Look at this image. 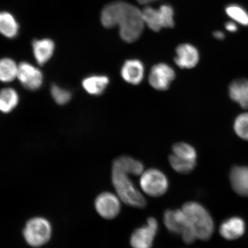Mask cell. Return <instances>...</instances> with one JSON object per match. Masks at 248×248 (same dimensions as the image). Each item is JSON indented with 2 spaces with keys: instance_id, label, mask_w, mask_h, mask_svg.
<instances>
[{
  "instance_id": "1",
  "label": "cell",
  "mask_w": 248,
  "mask_h": 248,
  "mask_svg": "<svg viewBox=\"0 0 248 248\" xmlns=\"http://www.w3.org/2000/svg\"><path fill=\"white\" fill-rule=\"evenodd\" d=\"M101 20L108 29L119 26L121 38L127 43L136 41L145 26L142 10L124 1H113L105 6L101 12Z\"/></svg>"
},
{
  "instance_id": "2",
  "label": "cell",
  "mask_w": 248,
  "mask_h": 248,
  "mask_svg": "<svg viewBox=\"0 0 248 248\" xmlns=\"http://www.w3.org/2000/svg\"><path fill=\"white\" fill-rule=\"evenodd\" d=\"M182 210L187 219V227L193 231L197 239H210L214 231V223L209 213L200 203L195 202L186 203Z\"/></svg>"
},
{
  "instance_id": "3",
  "label": "cell",
  "mask_w": 248,
  "mask_h": 248,
  "mask_svg": "<svg viewBox=\"0 0 248 248\" xmlns=\"http://www.w3.org/2000/svg\"><path fill=\"white\" fill-rule=\"evenodd\" d=\"M111 179L118 197L124 203L137 208H143L146 205V201L133 185L128 174L116 166H112Z\"/></svg>"
},
{
  "instance_id": "4",
  "label": "cell",
  "mask_w": 248,
  "mask_h": 248,
  "mask_svg": "<svg viewBox=\"0 0 248 248\" xmlns=\"http://www.w3.org/2000/svg\"><path fill=\"white\" fill-rule=\"evenodd\" d=\"M142 12L145 24L154 32L174 26V11L170 5H163L159 9L147 6Z\"/></svg>"
},
{
  "instance_id": "5",
  "label": "cell",
  "mask_w": 248,
  "mask_h": 248,
  "mask_svg": "<svg viewBox=\"0 0 248 248\" xmlns=\"http://www.w3.org/2000/svg\"><path fill=\"white\" fill-rule=\"evenodd\" d=\"M51 225L47 220L36 217L28 222L24 230L25 239L31 246H42L50 238Z\"/></svg>"
},
{
  "instance_id": "6",
  "label": "cell",
  "mask_w": 248,
  "mask_h": 248,
  "mask_svg": "<svg viewBox=\"0 0 248 248\" xmlns=\"http://www.w3.org/2000/svg\"><path fill=\"white\" fill-rule=\"evenodd\" d=\"M142 190L149 196L159 197L166 193L169 181L161 170L151 169L142 173L140 180Z\"/></svg>"
},
{
  "instance_id": "7",
  "label": "cell",
  "mask_w": 248,
  "mask_h": 248,
  "mask_svg": "<svg viewBox=\"0 0 248 248\" xmlns=\"http://www.w3.org/2000/svg\"><path fill=\"white\" fill-rule=\"evenodd\" d=\"M158 231V223L154 217L147 219V225L136 229L131 235L130 243L133 248H151Z\"/></svg>"
},
{
  "instance_id": "8",
  "label": "cell",
  "mask_w": 248,
  "mask_h": 248,
  "mask_svg": "<svg viewBox=\"0 0 248 248\" xmlns=\"http://www.w3.org/2000/svg\"><path fill=\"white\" fill-rule=\"evenodd\" d=\"M175 78V73L171 67L165 63H159L152 68L149 82L157 91H166Z\"/></svg>"
},
{
  "instance_id": "9",
  "label": "cell",
  "mask_w": 248,
  "mask_h": 248,
  "mask_svg": "<svg viewBox=\"0 0 248 248\" xmlns=\"http://www.w3.org/2000/svg\"><path fill=\"white\" fill-rule=\"evenodd\" d=\"M17 78L24 88L36 91L41 87L43 76L38 68L28 62H22L18 65Z\"/></svg>"
},
{
  "instance_id": "10",
  "label": "cell",
  "mask_w": 248,
  "mask_h": 248,
  "mask_svg": "<svg viewBox=\"0 0 248 248\" xmlns=\"http://www.w3.org/2000/svg\"><path fill=\"white\" fill-rule=\"evenodd\" d=\"M96 210L102 217L110 219L115 218L120 212V202L116 195L111 193L99 195L95 202Z\"/></svg>"
},
{
  "instance_id": "11",
  "label": "cell",
  "mask_w": 248,
  "mask_h": 248,
  "mask_svg": "<svg viewBox=\"0 0 248 248\" xmlns=\"http://www.w3.org/2000/svg\"><path fill=\"white\" fill-rule=\"evenodd\" d=\"M176 53L175 62L181 69H192L197 66L200 61L198 49L187 43L179 45L176 48Z\"/></svg>"
},
{
  "instance_id": "12",
  "label": "cell",
  "mask_w": 248,
  "mask_h": 248,
  "mask_svg": "<svg viewBox=\"0 0 248 248\" xmlns=\"http://www.w3.org/2000/svg\"><path fill=\"white\" fill-rule=\"evenodd\" d=\"M121 74L126 82L134 85H138L143 79L144 64L137 60L126 61L123 64Z\"/></svg>"
},
{
  "instance_id": "13",
  "label": "cell",
  "mask_w": 248,
  "mask_h": 248,
  "mask_svg": "<svg viewBox=\"0 0 248 248\" xmlns=\"http://www.w3.org/2000/svg\"><path fill=\"white\" fill-rule=\"evenodd\" d=\"M164 223L166 227L173 233H182L187 226V219L184 211L167 210L164 213Z\"/></svg>"
},
{
  "instance_id": "14",
  "label": "cell",
  "mask_w": 248,
  "mask_h": 248,
  "mask_svg": "<svg viewBox=\"0 0 248 248\" xmlns=\"http://www.w3.org/2000/svg\"><path fill=\"white\" fill-rule=\"evenodd\" d=\"M229 94L232 101L237 102L245 109H248V79H238L234 80L229 86Z\"/></svg>"
},
{
  "instance_id": "15",
  "label": "cell",
  "mask_w": 248,
  "mask_h": 248,
  "mask_svg": "<svg viewBox=\"0 0 248 248\" xmlns=\"http://www.w3.org/2000/svg\"><path fill=\"white\" fill-rule=\"evenodd\" d=\"M34 57L40 65L45 64L53 55L55 45L52 40L49 39L36 40L32 44Z\"/></svg>"
},
{
  "instance_id": "16",
  "label": "cell",
  "mask_w": 248,
  "mask_h": 248,
  "mask_svg": "<svg viewBox=\"0 0 248 248\" xmlns=\"http://www.w3.org/2000/svg\"><path fill=\"white\" fill-rule=\"evenodd\" d=\"M230 178L234 190L242 196L248 197V167H234L231 172Z\"/></svg>"
},
{
  "instance_id": "17",
  "label": "cell",
  "mask_w": 248,
  "mask_h": 248,
  "mask_svg": "<svg viewBox=\"0 0 248 248\" xmlns=\"http://www.w3.org/2000/svg\"><path fill=\"white\" fill-rule=\"evenodd\" d=\"M244 222L238 217L226 220L219 228L220 234L228 240L237 239L244 234Z\"/></svg>"
},
{
  "instance_id": "18",
  "label": "cell",
  "mask_w": 248,
  "mask_h": 248,
  "mask_svg": "<svg viewBox=\"0 0 248 248\" xmlns=\"http://www.w3.org/2000/svg\"><path fill=\"white\" fill-rule=\"evenodd\" d=\"M108 83L109 79L107 76H92L83 79L82 86L89 94L98 95L104 93Z\"/></svg>"
},
{
  "instance_id": "19",
  "label": "cell",
  "mask_w": 248,
  "mask_h": 248,
  "mask_svg": "<svg viewBox=\"0 0 248 248\" xmlns=\"http://www.w3.org/2000/svg\"><path fill=\"white\" fill-rule=\"evenodd\" d=\"M113 165L122 170L126 174L140 175L144 172V166L140 162L126 156H120L114 161Z\"/></svg>"
},
{
  "instance_id": "20",
  "label": "cell",
  "mask_w": 248,
  "mask_h": 248,
  "mask_svg": "<svg viewBox=\"0 0 248 248\" xmlns=\"http://www.w3.org/2000/svg\"><path fill=\"white\" fill-rule=\"evenodd\" d=\"M19 26L14 16L7 12H0V33L8 38L17 35Z\"/></svg>"
},
{
  "instance_id": "21",
  "label": "cell",
  "mask_w": 248,
  "mask_h": 248,
  "mask_svg": "<svg viewBox=\"0 0 248 248\" xmlns=\"http://www.w3.org/2000/svg\"><path fill=\"white\" fill-rule=\"evenodd\" d=\"M19 96L15 89L8 88L0 91V111L4 113L11 112L17 107Z\"/></svg>"
},
{
  "instance_id": "22",
  "label": "cell",
  "mask_w": 248,
  "mask_h": 248,
  "mask_svg": "<svg viewBox=\"0 0 248 248\" xmlns=\"http://www.w3.org/2000/svg\"><path fill=\"white\" fill-rule=\"evenodd\" d=\"M18 65L9 58L0 60V81L7 83L13 81L17 77Z\"/></svg>"
},
{
  "instance_id": "23",
  "label": "cell",
  "mask_w": 248,
  "mask_h": 248,
  "mask_svg": "<svg viewBox=\"0 0 248 248\" xmlns=\"http://www.w3.org/2000/svg\"><path fill=\"white\" fill-rule=\"evenodd\" d=\"M225 11L228 16L235 23L248 26V12L241 6L236 4L229 5L226 8Z\"/></svg>"
},
{
  "instance_id": "24",
  "label": "cell",
  "mask_w": 248,
  "mask_h": 248,
  "mask_svg": "<svg viewBox=\"0 0 248 248\" xmlns=\"http://www.w3.org/2000/svg\"><path fill=\"white\" fill-rule=\"evenodd\" d=\"M173 154L181 159L196 162V151L191 145L186 142H178L172 147Z\"/></svg>"
},
{
  "instance_id": "25",
  "label": "cell",
  "mask_w": 248,
  "mask_h": 248,
  "mask_svg": "<svg viewBox=\"0 0 248 248\" xmlns=\"http://www.w3.org/2000/svg\"><path fill=\"white\" fill-rule=\"evenodd\" d=\"M169 162L175 171L183 174L191 172L196 166V162L181 159L173 154L170 155Z\"/></svg>"
},
{
  "instance_id": "26",
  "label": "cell",
  "mask_w": 248,
  "mask_h": 248,
  "mask_svg": "<svg viewBox=\"0 0 248 248\" xmlns=\"http://www.w3.org/2000/svg\"><path fill=\"white\" fill-rule=\"evenodd\" d=\"M234 129L238 137L248 140V112L242 113L235 119Z\"/></svg>"
},
{
  "instance_id": "27",
  "label": "cell",
  "mask_w": 248,
  "mask_h": 248,
  "mask_svg": "<svg viewBox=\"0 0 248 248\" xmlns=\"http://www.w3.org/2000/svg\"><path fill=\"white\" fill-rule=\"evenodd\" d=\"M51 93L52 98L59 105L67 104L71 98L70 92L55 85L52 86Z\"/></svg>"
},
{
  "instance_id": "28",
  "label": "cell",
  "mask_w": 248,
  "mask_h": 248,
  "mask_svg": "<svg viewBox=\"0 0 248 248\" xmlns=\"http://www.w3.org/2000/svg\"><path fill=\"white\" fill-rule=\"evenodd\" d=\"M225 29L230 32H235L238 30L237 24L233 21L226 23Z\"/></svg>"
},
{
  "instance_id": "29",
  "label": "cell",
  "mask_w": 248,
  "mask_h": 248,
  "mask_svg": "<svg viewBox=\"0 0 248 248\" xmlns=\"http://www.w3.org/2000/svg\"><path fill=\"white\" fill-rule=\"evenodd\" d=\"M213 35L217 39L223 40L225 38V34L222 31H216L214 32Z\"/></svg>"
},
{
  "instance_id": "30",
  "label": "cell",
  "mask_w": 248,
  "mask_h": 248,
  "mask_svg": "<svg viewBox=\"0 0 248 248\" xmlns=\"http://www.w3.org/2000/svg\"><path fill=\"white\" fill-rule=\"evenodd\" d=\"M154 1H156V0H137V1L139 3V4L142 5H147L150 4L151 2H153Z\"/></svg>"
}]
</instances>
